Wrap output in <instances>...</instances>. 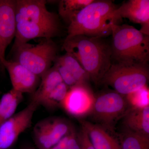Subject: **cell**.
Instances as JSON below:
<instances>
[{
    "instance_id": "1",
    "label": "cell",
    "mask_w": 149,
    "mask_h": 149,
    "mask_svg": "<svg viewBox=\"0 0 149 149\" xmlns=\"http://www.w3.org/2000/svg\"><path fill=\"white\" fill-rule=\"evenodd\" d=\"M45 0H15L16 30L13 47L35 38L57 36L60 32L58 15L48 10Z\"/></svg>"
},
{
    "instance_id": "2",
    "label": "cell",
    "mask_w": 149,
    "mask_h": 149,
    "mask_svg": "<svg viewBox=\"0 0 149 149\" xmlns=\"http://www.w3.org/2000/svg\"><path fill=\"white\" fill-rule=\"evenodd\" d=\"M104 38L77 35L65 39L63 49L74 57L96 84L111 65V45Z\"/></svg>"
},
{
    "instance_id": "3",
    "label": "cell",
    "mask_w": 149,
    "mask_h": 149,
    "mask_svg": "<svg viewBox=\"0 0 149 149\" xmlns=\"http://www.w3.org/2000/svg\"><path fill=\"white\" fill-rule=\"evenodd\" d=\"M118 7L111 1L94 0L71 19L65 39L77 35L104 38L111 35L112 24L121 20L116 13Z\"/></svg>"
},
{
    "instance_id": "4",
    "label": "cell",
    "mask_w": 149,
    "mask_h": 149,
    "mask_svg": "<svg viewBox=\"0 0 149 149\" xmlns=\"http://www.w3.org/2000/svg\"><path fill=\"white\" fill-rule=\"evenodd\" d=\"M112 58L116 63L148 65L149 35L128 24H113Z\"/></svg>"
},
{
    "instance_id": "5",
    "label": "cell",
    "mask_w": 149,
    "mask_h": 149,
    "mask_svg": "<svg viewBox=\"0 0 149 149\" xmlns=\"http://www.w3.org/2000/svg\"><path fill=\"white\" fill-rule=\"evenodd\" d=\"M149 79L148 65L116 62L112 63L100 83L125 96L148 85Z\"/></svg>"
},
{
    "instance_id": "6",
    "label": "cell",
    "mask_w": 149,
    "mask_h": 149,
    "mask_svg": "<svg viewBox=\"0 0 149 149\" xmlns=\"http://www.w3.org/2000/svg\"><path fill=\"white\" fill-rule=\"evenodd\" d=\"M13 61L26 67L40 78L52 67L58 47L52 39L45 38L37 44L28 43L13 47Z\"/></svg>"
},
{
    "instance_id": "7",
    "label": "cell",
    "mask_w": 149,
    "mask_h": 149,
    "mask_svg": "<svg viewBox=\"0 0 149 149\" xmlns=\"http://www.w3.org/2000/svg\"><path fill=\"white\" fill-rule=\"evenodd\" d=\"M125 96L113 91L95 97L91 114L97 122L111 130L115 123L130 109Z\"/></svg>"
},
{
    "instance_id": "8",
    "label": "cell",
    "mask_w": 149,
    "mask_h": 149,
    "mask_svg": "<svg viewBox=\"0 0 149 149\" xmlns=\"http://www.w3.org/2000/svg\"><path fill=\"white\" fill-rule=\"evenodd\" d=\"M72 126L58 118H46L37 123L33 129L35 144L39 149H51L69 134Z\"/></svg>"
},
{
    "instance_id": "9",
    "label": "cell",
    "mask_w": 149,
    "mask_h": 149,
    "mask_svg": "<svg viewBox=\"0 0 149 149\" xmlns=\"http://www.w3.org/2000/svg\"><path fill=\"white\" fill-rule=\"evenodd\" d=\"M38 106L30 102L24 109L0 125V149H9L29 128Z\"/></svg>"
},
{
    "instance_id": "10",
    "label": "cell",
    "mask_w": 149,
    "mask_h": 149,
    "mask_svg": "<svg viewBox=\"0 0 149 149\" xmlns=\"http://www.w3.org/2000/svg\"><path fill=\"white\" fill-rule=\"evenodd\" d=\"M95 100L88 85H77L69 88L61 107L70 115L83 117L91 114Z\"/></svg>"
},
{
    "instance_id": "11",
    "label": "cell",
    "mask_w": 149,
    "mask_h": 149,
    "mask_svg": "<svg viewBox=\"0 0 149 149\" xmlns=\"http://www.w3.org/2000/svg\"><path fill=\"white\" fill-rule=\"evenodd\" d=\"M15 5V0H0V62L3 67L7 48L16 34Z\"/></svg>"
},
{
    "instance_id": "12",
    "label": "cell",
    "mask_w": 149,
    "mask_h": 149,
    "mask_svg": "<svg viewBox=\"0 0 149 149\" xmlns=\"http://www.w3.org/2000/svg\"><path fill=\"white\" fill-rule=\"evenodd\" d=\"M7 70L13 89L22 93L33 94L40 85L41 78L20 63L6 59L3 63Z\"/></svg>"
},
{
    "instance_id": "13",
    "label": "cell",
    "mask_w": 149,
    "mask_h": 149,
    "mask_svg": "<svg viewBox=\"0 0 149 149\" xmlns=\"http://www.w3.org/2000/svg\"><path fill=\"white\" fill-rule=\"evenodd\" d=\"M116 13L120 19L127 18L134 23L141 24L139 30L149 35V0H129L118 6Z\"/></svg>"
},
{
    "instance_id": "14",
    "label": "cell",
    "mask_w": 149,
    "mask_h": 149,
    "mask_svg": "<svg viewBox=\"0 0 149 149\" xmlns=\"http://www.w3.org/2000/svg\"><path fill=\"white\" fill-rule=\"evenodd\" d=\"M80 122L82 128L87 132L95 149H121L117 140L103 127L86 120Z\"/></svg>"
},
{
    "instance_id": "15",
    "label": "cell",
    "mask_w": 149,
    "mask_h": 149,
    "mask_svg": "<svg viewBox=\"0 0 149 149\" xmlns=\"http://www.w3.org/2000/svg\"><path fill=\"white\" fill-rule=\"evenodd\" d=\"M123 117L125 129L149 136V106L130 108Z\"/></svg>"
},
{
    "instance_id": "16",
    "label": "cell",
    "mask_w": 149,
    "mask_h": 149,
    "mask_svg": "<svg viewBox=\"0 0 149 149\" xmlns=\"http://www.w3.org/2000/svg\"><path fill=\"white\" fill-rule=\"evenodd\" d=\"M63 82L58 72L53 65L41 77L40 85L32 94L31 102L38 107L42 105L51 92Z\"/></svg>"
},
{
    "instance_id": "17",
    "label": "cell",
    "mask_w": 149,
    "mask_h": 149,
    "mask_svg": "<svg viewBox=\"0 0 149 149\" xmlns=\"http://www.w3.org/2000/svg\"><path fill=\"white\" fill-rule=\"evenodd\" d=\"M23 94L12 89L0 99V125L15 114L23 99Z\"/></svg>"
},
{
    "instance_id": "18",
    "label": "cell",
    "mask_w": 149,
    "mask_h": 149,
    "mask_svg": "<svg viewBox=\"0 0 149 149\" xmlns=\"http://www.w3.org/2000/svg\"><path fill=\"white\" fill-rule=\"evenodd\" d=\"M68 70L79 85H88L91 80L87 72L76 59L70 54L65 53L56 59Z\"/></svg>"
},
{
    "instance_id": "19",
    "label": "cell",
    "mask_w": 149,
    "mask_h": 149,
    "mask_svg": "<svg viewBox=\"0 0 149 149\" xmlns=\"http://www.w3.org/2000/svg\"><path fill=\"white\" fill-rule=\"evenodd\" d=\"M94 1L62 0L59 4V14L68 24L73 17Z\"/></svg>"
},
{
    "instance_id": "20",
    "label": "cell",
    "mask_w": 149,
    "mask_h": 149,
    "mask_svg": "<svg viewBox=\"0 0 149 149\" xmlns=\"http://www.w3.org/2000/svg\"><path fill=\"white\" fill-rule=\"evenodd\" d=\"M120 139L121 149H149V136L125 129Z\"/></svg>"
},
{
    "instance_id": "21",
    "label": "cell",
    "mask_w": 149,
    "mask_h": 149,
    "mask_svg": "<svg viewBox=\"0 0 149 149\" xmlns=\"http://www.w3.org/2000/svg\"><path fill=\"white\" fill-rule=\"evenodd\" d=\"M130 108H142L149 106V90L148 85L125 96Z\"/></svg>"
},
{
    "instance_id": "22",
    "label": "cell",
    "mask_w": 149,
    "mask_h": 149,
    "mask_svg": "<svg viewBox=\"0 0 149 149\" xmlns=\"http://www.w3.org/2000/svg\"><path fill=\"white\" fill-rule=\"evenodd\" d=\"M69 87L63 82L59 84L51 92L42 105L49 109L61 107L62 103L68 93Z\"/></svg>"
},
{
    "instance_id": "23",
    "label": "cell",
    "mask_w": 149,
    "mask_h": 149,
    "mask_svg": "<svg viewBox=\"0 0 149 149\" xmlns=\"http://www.w3.org/2000/svg\"><path fill=\"white\" fill-rule=\"evenodd\" d=\"M64 149H80L77 133L72 127L69 134Z\"/></svg>"
},
{
    "instance_id": "24",
    "label": "cell",
    "mask_w": 149,
    "mask_h": 149,
    "mask_svg": "<svg viewBox=\"0 0 149 149\" xmlns=\"http://www.w3.org/2000/svg\"><path fill=\"white\" fill-rule=\"evenodd\" d=\"M77 137L80 149H95L91 143L87 132L83 128L77 133Z\"/></svg>"
},
{
    "instance_id": "25",
    "label": "cell",
    "mask_w": 149,
    "mask_h": 149,
    "mask_svg": "<svg viewBox=\"0 0 149 149\" xmlns=\"http://www.w3.org/2000/svg\"><path fill=\"white\" fill-rule=\"evenodd\" d=\"M68 135L61 139L56 145L51 149H64L67 141Z\"/></svg>"
},
{
    "instance_id": "26",
    "label": "cell",
    "mask_w": 149,
    "mask_h": 149,
    "mask_svg": "<svg viewBox=\"0 0 149 149\" xmlns=\"http://www.w3.org/2000/svg\"><path fill=\"white\" fill-rule=\"evenodd\" d=\"M22 149H35L33 147L29 146H24L22 148Z\"/></svg>"
},
{
    "instance_id": "27",
    "label": "cell",
    "mask_w": 149,
    "mask_h": 149,
    "mask_svg": "<svg viewBox=\"0 0 149 149\" xmlns=\"http://www.w3.org/2000/svg\"><path fill=\"white\" fill-rule=\"evenodd\" d=\"M3 68H3V67L2 66V64H1V62H0V69H3Z\"/></svg>"
}]
</instances>
